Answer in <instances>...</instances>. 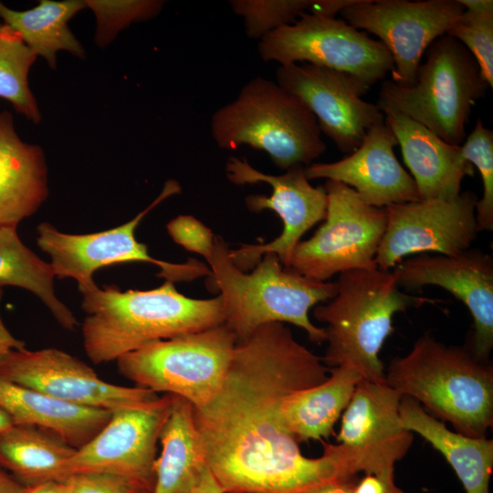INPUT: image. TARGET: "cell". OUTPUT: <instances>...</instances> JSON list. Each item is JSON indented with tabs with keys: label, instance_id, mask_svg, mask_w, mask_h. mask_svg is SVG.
<instances>
[{
	"label": "cell",
	"instance_id": "6da1fadb",
	"mask_svg": "<svg viewBox=\"0 0 493 493\" xmlns=\"http://www.w3.org/2000/svg\"><path fill=\"white\" fill-rule=\"evenodd\" d=\"M328 372L280 322L236 342L220 390L194 408L207 466L225 493H307L352 478L336 445L321 441L323 455L307 457L278 420L284 396L322 383Z\"/></svg>",
	"mask_w": 493,
	"mask_h": 493
},
{
	"label": "cell",
	"instance_id": "7a4b0ae2",
	"mask_svg": "<svg viewBox=\"0 0 493 493\" xmlns=\"http://www.w3.org/2000/svg\"><path fill=\"white\" fill-rule=\"evenodd\" d=\"M86 317L84 351L94 364L117 361L143 345L224 324L222 299L189 298L174 283L148 289L121 290L96 285L79 291Z\"/></svg>",
	"mask_w": 493,
	"mask_h": 493
},
{
	"label": "cell",
	"instance_id": "3957f363",
	"mask_svg": "<svg viewBox=\"0 0 493 493\" xmlns=\"http://www.w3.org/2000/svg\"><path fill=\"white\" fill-rule=\"evenodd\" d=\"M221 236L215 237L208 282L219 291L224 324L237 341L249 337L257 328L271 322L290 323L307 332L315 343L326 341L324 329L309 319L310 309L332 299L336 282L309 279L285 267L277 255L265 254L250 273L239 269L229 256Z\"/></svg>",
	"mask_w": 493,
	"mask_h": 493
},
{
	"label": "cell",
	"instance_id": "277c9868",
	"mask_svg": "<svg viewBox=\"0 0 493 493\" xmlns=\"http://www.w3.org/2000/svg\"><path fill=\"white\" fill-rule=\"evenodd\" d=\"M385 383L466 436L483 438L492 425L493 367L466 346H448L425 333L406 355L391 361Z\"/></svg>",
	"mask_w": 493,
	"mask_h": 493
},
{
	"label": "cell",
	"instance_id": "5b68a950",
	"mask_svg": "<svg viewBox=\"0 0 493 493\" xmlns=\"http://www.w3.org/2000/svg\"><path fill=\"white\" fill-rule=\"evenodd\" d=\"M336 284L335 296L313 310L327 325L321 360L327 367L346 366L367 381L385 383L379 352L394 330L393 316L432 300L402 291L393 272L379 268L341 273Z\"/></svg>",
	"mask_w": 493,
	"mask_h": 493
},
{
	"label": "cell",
	"instance_id": "8992f818",
	"mask_svg": "<svg viewBox=\"0 0 493 493\" xmlns=\"http://www.w3.org/2000/svg\"><path fill=\"white\" fill-rule=\"evenodd\" d=\"M215 142L232 151L242 145L265 152L280 170L307 167L326 151L315 116L277 82L256 77L210 121Z\"/></svg>",
	"mask_w": 493,
	"mask_h": 493
},
{
	"label": "cell",
	"instance_id": "52a82bcc",
	"mask_svg": "<svg viewBox=\"0 0 493 493\" xmlns=\"http://www.w3.org/2000/svg\"><path fill=\"white\" fill-rule=\"evenodd\" d=\"M488 88L469 51L444 35L427 47L412 84L383 81L376 105L383 114L401 113L460 146L472 107Z\"/></svg>",
	"mask_w": 493,
	"mask_h": 493
},
{
	"label": "cell",
	"instance_id": "ba28073f",
	"mask_svg": "<svg viewBox=\"0 0 493 493\" xmlns=\"http://www.w3.org/2000/svg\"><path fill=\"white\" fill-rule=\"evenodd\" d=\"M236 342L221 324L147 343L119 358L117 367L134 386L179 396L199 409L220 390Z\"/></svg>",
	"mask_w": 493,
	"mask_h": 493
},
{
	"label": "cell",
	"instance_id": "9c48e42d",
	"mask_svg": "<svg viewBox=\"0 0 493 493\" xmlns=\"http://www.w3.org/2000/svg\"><path fill=\"white\" fill-rule=\"evenodd\" d=\"M323 186L328 199L324 222L311 237L298 243L289 268L320 282L346 271L377 268L385 208L366 204L342 183L327 180Z\"/></svg>",
	"mask_w": 493,
	"mask_h": 493
},
{
	"label": "cell",
	"instance_id": "30bf717a",
	"mask_svg": "<svg viewBox=\"0 0 493 493\" xmlns=\"http://www.w3.org/2000/svg\"><path fill=\"white\" fill-rule=\"evenodd\" d=\"M180 192L177 181H166L160 194L148 207L123 225L100 232L68 234L50 223L43 222L37 227V246L50 257L49 263L55 276L75 279L79 291L96 285L93 279L95 271L118 263L154 264L160 267L157 276L173 283L208 276L210 269L194 259L176 264L153 258L147 246L135 237V230L142 218L160 203Z\"/></svg>",
	"mask_w": 493,
	"mask_h": 493
},
{
	"label": "cell",
	"instance_id": "8fae6325",
	"mask_svg": "<svg viewBox=\"0 0 493 493\" xmlns=\"http://www.w3.org/2000/svg\"><path fill=\"white\" fill-rule=\"evenodd\" d=\"M263 37L260 58L280 66L308 63L348 73L369 88L393 69L390 52L343 19L304 13Z\"/></svg>",
	"mask_w": 493,
	"mask_h": 493
},
{
	"label": "cell",
	"instance_id": "7c38bea8",
	"mask_svg": "<svg viewBox=\"0 0 493 493\" xmlns=\"http://www.w3.org/2000/svg\"><path fill=\"white\" fill-rule=\"evenodd\" d=\"M227 179L237 185L265 183L271 186L269 196L250 194L245 199L252 212L274 211L282 220L281 234L267 244L243 245L229 250L234 264L245 271L254 267L267 253L277 255L289 267L293 251L303 235L323 221L327 212V194L323 185L314 187L304 173V166H294L279 175L264 173L247 162L231 156L226 165Z\"/></svg>",
	"mask_w": 493,
	"mask_h": 493
},
{
	"label": "cell",
	"instance_id": "4fadbf2b",
	"mask_svg": "<svg viewBox=\"0 0 493 493\" xmlns=\"http://www.w3.org/2000/svg\"><path fill=\"white\" fill-rule=\"evenodd\" d=\"M477 195L461 192L452 200H422L385 208L387 225L375 257L377 268L389 271L404 257L437 253L456 256L470 248L478 235Z\"/></svg>",
	"mask_w": 493,
	"mask_h": 493
},
{
	"label": "cell",
	"instance_id": "5bb4252c",
	"mask_svg": "<svg viewBox=\"0 0 493 493\" xmlns=\"http://www.w3.org/2000/svg\"><path fill=\"white\" fill-rule=\"evenodd\" d=\"M464 10L458 0H356L340 14L353 27L380 38L393 61L392 80L410 85L427 47Z\"/></svg>",
	"mask_w": 493,
	"mask_h": 493
},
{
	"label": "cell",
	"instance_id": "9a60e30c",
	"mask_svg": "<svg viewBox=\"0 0 493 493\" xmlns=\"http://www.w3.org/2000/svg\"><path fill=\"white\" fill-rule=\"evenodd\" d=\"M172 394L112 412L108 423L67 464L68 477L102 472L131 479L151 492L162 428L170 413Z\"/></svg>",
	"mask_w": 493,
	"mask_h": 493
},
{
	"label": "cell",
	"instance_id": "2e32d148",
	"mask_svg": "<svg viewBox=\"0 0 493 493\" xmlns=\"http://www.w3.org/2000/svg\"><path fill=\"white\" fill-rule=\"evenodd\" d=\"M0 378L65 403L110 412L158 396L148 389L108 383L56 348L30 351L23 345L0 351Z\"/></svg>",
	"mask_w": 493,
	"mask_h": 493
},
{
	"label": "cell",
	"instance_id": "e0dca14e",
	"mask_svg": "<svg viewBox=\"0 0 493 493\" xmlns=\"http://www.w3.org/2000/svg\"><path fill=\"white\" fill-rule=\"evenodd\" d=\"M276 82L300 100L315 116L320 132L342 153H351L368 131L384 121L376 104L362 99L370 89L345 72L308 63L279 66Z\"/></svg>",
	"mask_w": 493,
	"mask_h": 493
},
{
	"label": "cell",
	"instance_id": "ac0fdd59",
	"mask_svg": "<svg viewBox=\"0 0 493 493\" xmlns=\"http://www.w3.org/2000/svg\"><path fill=\"white\" fill-rule=\"evenodd\" d=\"M402 396L386 383L358 382L336 436L352 477L360 472L394 477L395 463L413 442L399 414Z\"/></svg>",
	"mask_w": 493,
	"mask_h": 493
},
{
	"label": "cell",
	"instance_id": "d6986e66",
	"mask_svg": "<svg viewBox=\"0 0 493 493\" xmlns=\"http://www.w3.org/2000/svg\"><path fill=\"white\" fill-rule=\"evenodd\" d=\"M400 288L437 286L469 310L473 332L466 346L478 360L489 362L493 349V257L480 249L456 256L422 254L402 260L393 271Z\"/></svg>",
	"mask_w": 493,
	"mask_h": 493
},
{
	"label": "cell",
	"instance_id": "ffe728a7",
	"mask_svg": "<svg viewBox=\"0 0 493 493\" xmlns=\"http://www.w3.org/2000/svg\"><path fill=\"white\" fill-rule=\"evenodd\" d=\"M396 137L385 121L372 127L362 144L333 163L304 167L307 179L332 180L353 189L366 204L387 207L419 200L416 184L394 153Z\"/></svg>",
	"mask_w": 493,
	"mask_h": 493
},
{
	"label": "cell",
	"instance_id": "44dd1931",
	"mask_svg": "<svg viewBox=\"0 0 493 493\" xmlns=\"http://www.w3.org/2000/svg\"><path fill=\"white\" fill-rule=\"evenodd\" d=\"M393 131L403 159L422 200H452L461 193L462 181L473 176V164L463 155L461 145L445 142L414 120L397 112L384 114Z\"/></svg>",
	"mask_w": 493,
	"mask_h": 493
},
{
	"label": "cell",
	"instance_id": "7402d4cb",
	"mask_svg": "<svg viewBox=\"0 0 493 493\" xmlns=\"http://www.w3.org/2000/svg\"><path fill=\"white\" fill-rule=\"evenodd\" d=\"M48 193L42 148L23 141L13 115L0 111V225L18 226L39 209Z\"/></svg>",
	"mask_w": 493,
	"mask_h": 493
},
{
	"label": "cell",
	"instance_id": "603a6c76",
	"mask_svg": "<svg viewBox=\"0 0 493 493\" xmlns=\"http://www.w3.org/2000/svg\"><path fill=\"white\" fill-rule=\"evenodd\" d=\"M0 408L14 425L49 431L79 449L108 423L112 412L59 401L0 378Z\"/></svg>",
	"mask_w": 493,
	"mask_h": 493
},
{
	"label": "cell",
	"instance_id": "cb8c5ba5",
	"mask_svg": "<svg viewBox=\"0 0 493 493\" xmlns=\"http://www.w3.org/2000/svg\"><path fill=\"white\" fill-rule=\"evenodd\" d=\"M361 379L351 368H330V376L322 383L282 398L278 409L280 427L299 444L329 439Z\"/></svg>",
	"mask_w": 493,
	"mask_h": 493
},
{
	"label": "cell",
	"instance_id": "d4e9b609",
	"mask_svg": "<svg viewBox=\"0 0 493 493\" xmlns=\"http://www.w3.org/2000/svg\"><path fill=\"white\" fill-rule=\"evenodd\" d=\"M399 414L404 427L438 450L455 470L466 493H488L493 470V440L466 436L446 428L414 399L403 395Z\"/></svg>",
	"mask_w": 493,
	"mask_h": 493
},
{
	"label": "cell",
	"instance_id": "484cf974",
	"mask_svg": "<svg viewBox=\"0 0 493 493\" xmlns=\"http://www.w3.org/2000/svg\"><path fill=\"white\" fill-rule=\"evenodd\" d=\"M159 441L162 450L154 463V484L151 493H189L207 467L191 403L173 395Z\"/></svg>",
	"mask_w": 493,
	"mask_h": 493
},
{
	"label": "cell",
	"instance_id": "4316f807",
	"mask_svg": "<svg viewBox=\"0 0 493 493\" xmlns=\"http://www.w3.org/2000/svg\"><path fill=\"white\" fill-rule=\"evenodd\" d=\"M76 450L37 426L12 425L0 432V467L25 487L65 480L67 464Z\"/></svg>",
	"mask_w": 493,
	"mask_h": 493
},
{
	"label": "cell",
	"instance_id": "83f0119b",
	"mask_svg": "<svg viewBox=\"0 0 493 493\" xmlns=\"http://www.w3.org/2000/svg\"><path fill=\"white\" fill-rule=\"evenodd\" d=\"M84 8L85 0H41L34 8L17 11L0 1V18L37 57H42L51 69H56L58 51H68L79 58L86 56L68 26L69 20Z\"/></svg>",
	"mask_w": 493,
	"mask_h": 493
},
{
	"label": "cell",
	"instance_id": "f1b7e54d",
	"mask_svg": "<svg viewBox=\"0 0 493 493\" xmlns=\"http://www.w3.org/2000/svg\"><path fill=\"white\" fill-rule=\"evenodd\" d=\"M50 263L42 260L20 239L17 226L0 225V293L3 287H18L35 294L64 329L73 330L78 321L58 299Z\"/></svg>",
	"mask_w": 493,
	"mask_h": 493
},
{
	"label": "cell",
	"instance_id": "f546056e",
	"mask_svg": "<svg viewBox=\"0 0 493 493\" xmlns=\"http://www.w3.org/2000/svg\"><path fill=\"white\" fill-rule=\"evenodd\" d=\"M37 58L21 37L0 21V98L34 124L42 120L28 83V74Z\"/></svg>",
	"mask_w": 493,
	"mask_h": 493
},
{
	"label": "cell",
	"instance_id": "4dcf8cb0",
	"mask_svg": "<svg viewBox=\"0 0 493 493\" xmlns=\"http://www.w3.org/2000/svg\"><path fill=\"white\" fill-rule=\"evenodd\" d=\"M465 10L447 36L460 42L476 59L488 85L493 87V1L458 0Z\"/></svg>",
	"mask_w": 493,
	"mask_h": 493
},
{
	"label": "cell",
	"instance_id": "1f68e13d",
	"mask_svg": "<svg viewBox=\"0 0 493 493\" xmlns=\"http://www.w3.org/2000/svg\"><path fill=\"white\" fill-rule=\"evenodd\" d=\"M314 0H232L233 12L243 17L246 35L260 40L267 34L295 22Z\"/></svg>",
	"mask_w": 493,
	"mask_h": 493
},
{
	"label": "cell",
	"instance_id": "d6a6232c",
	"mask_svg": "<svg viewBox=\"0 0 493 493\" xmlns=\"http://www.w3.org/2000/svg\"><path fill=\"white\" fill-rule=\"evenodd\" d=\"M85 3L96 17L95 42L100 47L108 46L131 24L157 16L165 4L161 0H85Z\"/></svg>",
	"mask_w": 493,
	"mask_h": 493
},
{
	"label": "cell",
	"instance_id": "836d02e7",
	"mask_svg": "<svg viewBox=\"0 0 493 493\" xmlns=\"http://www.w3.org/2000/svg\"><path fill=\"white\" fill-rule=\"evenodd\" d=\"M461 151L464 157L477 167L482 182V197L476 205L478 232L493 231V131L477 119L474 129L466 137Z\"/></svg>",
	"mask_w": 493,
	"mask_h": 493
},
{
	"label": "cell",
	"instance_id": "e575fe53",
	"mask_svg": "<svg viewBox=\"0 0 493 493\" xmlns=\"http://www.w3.org/2000/svg\"><path fill=\"white\" fill-rule=\"evenodd\" d=\"M65 481L68 493H151L131 479L102 472L75 473Z\"/></svg>",
	"mask_w": 493,
	"mask_h": 493
},
{
	"label": "cell",
	"instance_id": "d590c367",
	"mask_svg": "<svg viewBox=\"0 0 493 493\" xmlns=\"http://www.w3.org/2000/svg\"><path fill=\"white\" fill-rule=\"evenodd\" d=\"M167 231L173 240L186 250L201 255L205 260L210 258L215 236L193 215L173 218L167 224Z\"/></svg>",
	"mask_w": 493,
	"mask_h": 493
},
{
	"label": "cell",
	"instance_id": "8d00e7d4",
	"mask_svg": "<svg viewBox=\"0 0 493 493\" xmlns=\"http://www.w3.org/2000/svg\"><path fill=\"white\" fill-rule=\"evenodd\" d=\"M353 493H404L394 482V477L364 475L354 485Z\"/></svg>",
	"mask_w": 493,
	"mask_h": 493
},
{
	"label": "cell",
	"instance_id": "74e56055",
	"mask_svg": "<svg viewBox=\"0 0 493 493\" xmlns=\"http://www.w3.org/2000/svg\"><path fill=\"white\" fill-rule=\"evenodd\" d=\"M355 2L356 0H314L309 12L313 15L335 17L337 13H341Z\"/></svg>",
	"mask_w": 493,
	"mask_h": 493
},
{
	"label": "cell",
	"instance_id": "f35d334b",
	"mask_svg": "<svg viewBox=\"0 0 493 493\" xmlns=\"http://www.w3.org/2000/svg\"><path fill=\"white\" fill-rule=\"evenodd\" d=\"M354 477L336 479L320 485L307 493H353Z\"/></svg>",
	"mask_w": 493,
	"mask_h": 493
},
{
	"label": "cell",
	"instance_id": "ab89813d",
	"mask_svg": "<svg viewBox=\"0 0 493 493\" xmlns=\"http://www.w3.org/2000/svg\"><path fill=\"white\" fill-rule=\"evenodd\" d=\"M189 493H225V491L207 466L200 480Z\"/></svg>",
	"mask_w": 493,
	"mask_h": 493
},
{
	"label": "cell",
	"instance_id": "60d3db41",
	"mask_svg": "<svg viewBox=\"0 0 493 493\" xmlns=\"http://www.w3.org/2000/svg\"><path fill=\"white\" fill-rule=\"evenodd\" d=\"M25 493H68V488L65 480H51L26 487Z\"/></svg>",
	"mask_w": 493,
	"mask_h": 493
},
{
	"label": "cell",
	"instance_id": "b9f144b4",
	"mask_svg": "<svg viewBox=\"0 0 493 493\" xmlns=\"http://www.w3.org/2000/svg\"><path fill=\"white\" fill-rule=\"evenodd\" d=\"M26 487L0 467V493H25Z\"/></svg>",
	"mask_w": 493,
	"mask_h": 493
},
{
	"label": "cell",
	"instance_id": "7bdbcfd3",
	"mask_svg": "<svg viewBox=\"0 0 493 493\" xmlns=\"http://www.w3.org/2000/svg\"><path fill=\"white\" fill-rule=\"evenodd\" d=\"M13 424V421L8 414L0 408V432L7 429Z\"/></svg>",
	"mask_w": 493,
	"mask_h": 493
},
{
	"label": "cell",
	"instance_id": "ee69618b",
	"mask_svg": "<svg viewBox=\"0 0 493 493\" xmlns=\"http://www.w3.org/2000/svg\"><path fill=\"white\" fill-rule=\"evenodd\" d=\"M143 493H150V492H143Z\"/></svg>",
	"mask_w": 493,
	"mask_h": 493
}]
</instances>
